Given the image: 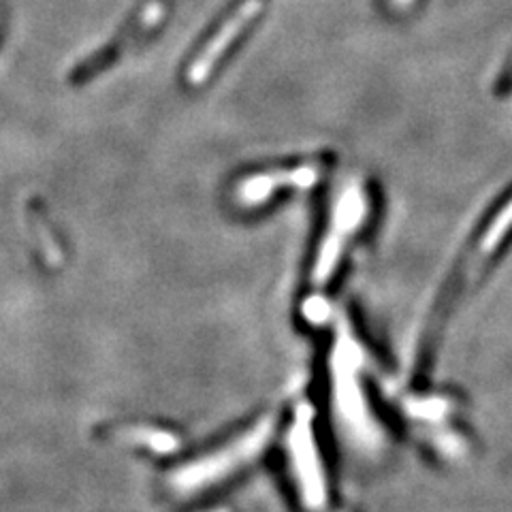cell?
Returning <instances> with one entry per match:
<instances>
[{"mask_svg": "<svg viewBox=\"0 0 512 512\" xmlns=\"http://www.w3.org/2000/svg\"><path fill=\"white\" fill-rule=\"evenodd\" d=\"M274 431L276 419L263 416L261 421L248 427L244 434H239L233 440L214 448V451L175 468L169 474V489L188 498V495H197L205 489L220 485L222 480L231 478L239 470L250 466L254 459H259L271 436H274Z\"/></svg>", "mask_w": 512, "mask_h": 512, "instance_id": "6da1fadb", "label": "cell"}, {"mask_svg": "<svg viewBox=\"0 0 512 512\" xmlns=\"http://www.w3.org/2000/svg\"><path fill=\"white\" fill-rule=\"evenodd\" d=\"M284 451L288 474L293 476V485L303 508L308 512H338L331 506L327 474L323 461H320L314 431V410L310 404H299L295 408L293 423L284 438Z\"/></svg>", "mask_w": 512, "mask_h": 512, "instance_id": "7a4b0ae2", "label": "cell"}, {"mask_svg": "<svg viewBox=\"0 0 512 512\" xmlns=\"http://www.w3.org/2000/svg\"><path fill=\"white\" fill-rule=\"evenodd\" d=\"M367 214V201L363 190L359 186H350L344 190L340 201L335 203V210L331 216L329 231L325 233L323 244H320L316 263L312 269V282L316 286H325L338 269L340 256L350 242V237L357 233L361 222Z\"/></svg>", "mask_w": 512, "mask_h": 512, "instance_id": "3957f363", "label": "cell"}, {"mask_svg": "<svg viewBox=\"0 0 512 512\" xmlns=\"http://www.w3.org/2000/svg\"><path fill=\"white\" fill-rule=\"evenodd\" d=\"M265 0H239V3L227 13V18L212 32V37L201 47L197 58L190 62L186 71V82L190 86H201L212 75L220 58L227 54L229 47L242 37V32L256 20L261 13Z\"/></svg>", "mask_w": 512, "mask_h": 512, "instance_id": "277c9868", "label": "cell"}, {"mask_svg": "<svg viewBox=\"0 0 512 512\" xmlns=\"http://www.w3.org/2000/svg\"><path fill=\"white\" fill-rule=\"evenodd\" d=\"M163 15H165L163 3H150L133 22H128L124 26V30L114 41L79 64L75 73L71 75V82L82 84V82H88V79H92L94 75H99L101 71H105L109 64H114L124 54L126 47L139 43L150 30H154V26H158V22L163 20Z\"/></svg>", "mask_w": 512, "mask_h": 512, "instance_id": "5b68a950", "label": "cell"}, {"mask_svg": "<svg viewBox=\"0 0 512 512\" xmlns=\"http://www.w3.org/2000/svg\"><path fill=\"white\" fill-rule=\"evenodd\" d=\"M318 167H297L291 171H278V173H261L246 178L242 184L237 186V201L244 205H256L265 201L271 192L282 188V186H297V188H308L318 180Z\"/></svg>", "mask_w": 512, "mask_h": 512, "instance_id": "8992f818", "label": "cell"}, {"mask_svg": "<svg viewBox=\"0 0 512 512\" xmlns=\"http://www.w3.org/2000/svg\"><path fill=\"white\" fill-rule=\"evenodd\" d=\"M510 229H512V201L504 207V210L500 212V216L489 224V229L485 231L483 239H480L476 250L472 252V256L466 261V267L461 269V274L457 278V284L451 288V299H457L461 295L463 288H468L470 284L476 282L480 269H483L485 263L491 259V254L498 250L504 235Z\"/></svg>", "mask_w": 512, "mask_h": 512, "instance_id": "52a82bcc", "label": "cell"}, {"mask_svg": "<svg viewBox=\"0 0 512 512\" xmlns=\"http://www.w3.org/2000/svg\"><path fill=\"white\" fill-rule=\"evenodd\" d=\"M124 438L133 444L146 446L152 453H171L178 448V440L173 434L163 429H150V427H128L124 431Z\"/></svg>", "mask_w": 512, "mask_h": 512, "instance_id": "ba28073f", "label": "cell"}, {"mask_svg": "<svg viewBox=\"0 0 512 512\" xmlns=\"http://www.w3.org/2000/svg\"><path fill=\"white\" fill-rule=\"evenodd\" d=\"M391 3H395V5H402V7H408L412 0H391Z\"/></svg>", "mask_w": 512, "mask_h": 512, "instance_id": "9c48e42d", "label": "cell"}, {"mask_svg": "<svg viewBox=\"0 0 512 512\" xmlns=\"http://www.w3.org/2000/svg\"><path fill=\"white\" fill-rule=\"evenodd\" d=\"M205 512H229L227 508H212V510H205Z\"/></svg>", "mask_w": 512, "mask_h": 512, "instance_id": "30bf717a", "label": "cell"}]
</instances>
